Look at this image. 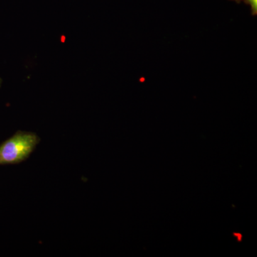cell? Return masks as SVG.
<instances>
[{
	"label": "cell",
	"instance_id": "cell-1",
	"mask_svg": "<svg viewBox=\"0 0 257 257\" xmlns=\"http://www.w3.org/2000/svg\"><path fill=\"white\" fill-rule=\"evenodd\" d=\"M40 142L37 134L17 132L0 145V165H16L28 160Z\"/></svg>",
	"mask_w": 257,
	"mask_h": 257
},
{
	"label": "cell",
	"instance_id": "cell-2",
	"mask_svg": "<svg viewBox=\"0 0 257 257\" xmlns=\"http://www.w3.org/2000/svg\"><path fill=\"white\" fill-rule=\"evenodd\" d=\"M231 1L236 2V3H243L246 5H248L251 8L252 15L257 14V0H231Z\"/></svg>",
	"mask_w": 257,
	"mask_h": 257
},
{
	"label": "cell",
	"instance_id": "cell-3",
	"mask_svg": "<svg viewBox=\"0 0 257 257\" xmlns=\"http://www.w3.org/2000/svg\"><path fill=\"white\" fill-rule=\"evenodd\" d=\"M1 84H2V79L0 78V87H1Z\"/></svg>",
	"mask_w": 257,
	"mask_h": 257
}]
</instances>
